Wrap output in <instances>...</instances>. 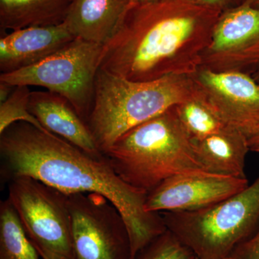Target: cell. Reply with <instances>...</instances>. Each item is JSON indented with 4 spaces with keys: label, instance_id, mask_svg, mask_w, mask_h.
I'll use <instances>...</instances> for the list:
<instances>
[{
    "label": "cell",
    "instance_id": "cell-15",
    "mask_svg": "<svg viewBox=\"0 0 259 259\" xmlns=\"http://www.w3.org/2000/svg\"><path fill=\"white\" fill-rule=\"evenodd\" d=\"M130 0H73L64 24L73 35L104 45L115 31Z\"/></svg>",
    "mask_w": 259,
    "mask_h": 259
},
{
    "label": "cell",
    "instance_id": "cell-16",
    "mask_svg": "<svg viewBox=\"0 0 259 259\" xmlns=\"http://www.w3.org/2000/svg\"><path fill=\"white\" fill-rule=\"evenodd\" d=\"M73 0H0V28L16 30L64 23Z\"/></svg>",
    "mask_w": 259,
    "mask_h": 259
},
{
    "label": "cell",
    "instance_id": "cell-19",
    "mask_svg": "<svg viewBox=\"0 0 259 259\" xmlns=\"http://www.w3.org/2000/svg\"><path fill=\"white\" fill-rule=\"evenodd\" d=\"M30 93L28 86L15 87L10 97L0 103V134L10 125L19 122H28L46 130L29 110Z\"/></svg>",
    "mask_w": 259,
    "mask_h": 259
},
{
    "label": "cell",
    "instance_id": "cell-2",
    "mask_svg": "<svg viewBox=\"0 0 259 259\" xmlns=\"http://www.w3.org/2000/svg\"><path fill=\"white\" fill-rule=\"evenodd\" d=\"M221 14L190 0L130 1L103 45L100 69L134 81L191 76Z\"/></svg>",
    "mask_w": 259,
    "mask_h": 259
},
{
    "label": "cell",
    "instance_id": "cell-24",
    "mask_svg": "<svg viewBox=\"0 0 259 259\" xmlns=\"http://www.w3.org/2000/svg\"><path fill=\"white\" fill-rule=\"evenodd\" d=\"M250 151H254L259 148V132L248 140Z\"/></svg>",
    "mask_w": 259,
    "mask_h": 259
},
{
    "label": "cell",
    "instance_id": "cell-29",
    "mask_svg": "<svg viewBox=\"0 0 259 259\" xmlns=\"http://www.w3.org/2000/svg\"><path fill=\"white\" fill-rule=\"evenodd\" d=\"M196 259H197V258H196Z\"/></svg>",
    "mask_w": 259,
    "mask_h": 259
},
{
    "label": "cell",
    "instance_id": "cell-20",
    "mask_svg": "<svg viewBox=\"0 0 259 259\" xmlns=\"http://www.w3.org/2000/svg\"><path fill=\"white\" fill-rule=\"evenodd\" d=\"M194 252L174 233L166 232L139 252L136 259H196Z\"/></svg>",
    "mask_w": 259,
    "mask_h": 259
},
{
    "label": "cell",
    "instance_id": "cell-18",
    "mask_svg": "<svg viewBox=\"0 0 259 259\" xmlns=\"http://www.w3.org/2000/svg\"><path fill=\"white\" fill-rule=\"evenodd\" d=\"M9 199L0 202V259H39Z\"/></svg>",
    "mask_w": 259,
    "mask_h": 259
},
{
    "label": "cell",
    "instance_id": "cell-27",
    "mask_svg": "<svg viewBox=\"0 0 259 259\" xmlns=\"http://www.w3.org/2000/svg\"><path fill=\"white\" fill-rule=\"evenodd\" d=\"M252 76H253V79H254L255 81H256V82L259 84V68L255 71L254 73H253Z\"/></svg>",
    "mask_w": 259,
    "mask_h": 259
},
{
    "label": "cell",
    "instance_id": "cell-22",
    "mask_svg": "<svg viewBox=\"0 0 259 259\" xmlns=\"http://www.w3.org/2000/svg\"><path fill=\"white\" fill-rule=\"evenodd\" d=\"M195 4L221 11V13L242 4V0H190Z\"/></svg>",
    "mask_w": 259,
    "mask_h": 259
},
{
    "label": "cell",
    "instance_id": "cell-14",
    "mask_svg": "<svg viewBox=\"0 0 259 259\" xmlns=\"http://www.w3.org/2000/svg\"><path fill=\"white\" fill-rule=\"evenodd\" d=\"M194 153L204 171L224 176L246 178L248 139L231 127L200 140H192Z\"/></svg>",
    "mask_w": 259,
    "mask_h": 259
},
{
    "label": "cell",
    "instance_id": "cell-13",
    "mask_svg": "<svg viewBox=\"0 0 259 259\" xmlns=\"http://www.w3.org/2000/svg\"><path fill=\"white\" fill-rule=\"evenodd\" d=\"M29 110L42 127L91 154H103L87 122L66 99L51 92H31Z\"/></svg>",
    "mask_w": 259,
    "mask_h": 259
},
{
    "label": "cell",
    "instance_id": "cell-12",
    "mask_svg": "<svg viewBox=\"0 0 259 259\" xmlns=\"http://www.w3.org/2000/svg\"><path fill=\"white\" fill-rule=\"evenodd\" d=\"M76 37L64 23L28 27L5 33L0 38L1 74L13 72L44 60Z\"/></svg>",
    "mask_w": 259,
    "mask_h": 259
},
{
    "label": "cell",
    "instance_id": "cell-8",
    "mask_svg": "<svg viewBox=\"0 0 259 259\" xmlns=\"http://www.w3.org/2000/svg\"><path fill=\"white\" fill-rule=\"evenodd\" d=\"M69 195L76 259H132L127 226L118 209L97 193Z\"/></svg>",
    "mask_w": 259,
    "mask_h": 259
},
{
    "label": "cell",
    "instance_id": "cell-4",
    "mask_svg": "<svg viewBox=\"0 0 259 259\" xmlns=\"http://www.w3.org/2000/svg\"><path fill=\"white\" fill-rule=\"evenodd\" d=\"M191 76L134 81L99 69L88 125L101 152L133 127L197 94Z\"/></svg>",
    "mask_w": 259,
    "mask_h": 259
},
{
    "label": "cell",
    "instance_id": "cell-3",
    "mask_svg": "<svg viewBox=\"0 0 259 259\" xmlns=\"http://www.w3.org/2000/svg\"><path fill=\"white\" fill-rule=\"evenodd\" d=\"M175 107L129 130L103 152L115 173L135 188L149 193L170 177L204 170Z\"/></svg>",
    "mask_w": 259,
    "mask_h": 259
},
{
    "label": "cell",
    "instance_id": "cell-9",
    "mask_svg": "<svg viewBox=\"0 0 259 259\" xmlns=\"http://www.w3.org/2000/svg\"><path fill=\"white\" fill-rule=\"evenodd\" d=\"M200 68L250 75L258 69V8L242 3L221 13L202 54Z\"/></svg>",
    "mask_w": 259,
    "mask_h": 259
},
{
    "label": "cell",
    "instance_id": "cell-25",
    "mask_svg": "<svg viewBox=\"0 0 259 259\" xmlns=\"http://www.w3.org/2000/svg\"><path fill=\"white\" fill-rule=\"evenodd\" d=\"M242 1H243L242 3H246V4L259 8V0H242Z\"/></svg>",
    "mask_w": 259,
    "mask_h": 259
},
{
    "label": "cell",
    "instance_id": "cell-23",
    "mask_svg": "<svg viewBox=\"0 0 259 259\" xmlns=\"http://www.w3.org/2000/svg\"><path fill=\"white\" fill-rule=\"evenodd\" d=\"M15 87L0 81V103L5 102L10 97Z\"/></svg>",
    "mask_w": 259,
    "mask_h": 259
},
{
    "label": "cell",
    "instance_id": "cell-1",
    "mask_svg": "<svg viewBox=\"0 0 259 259\" xmlns=\"http://www.w3.org/2000/svg\"><path fill=\"white\" fill-rule=\"evenodd\" d=\"M0 158L5 182L30 177L66 194L107 197L124 218L132 259L167 231L161 213L145 209L148 192L124 182L104 154H91L47 130L19 122L0 134Z\"/></svg>",
    "mask_w": 259,
    "mask_h": 259
},
{
    "label": "cell",
    "instance_id": "cell-7",
    "mask_svg": "<svg viewBox=\"0 0 259 259\" xmlns=\"http://www.w3.org/2000/svg\"><path fill=\"white\" fill-rule=\"evenodd\" d=\"M8 183V199L42 259H76L69 195L30 177Z\"/></svg>",
    "mask_w": 259,
    "mask_h": 259
},
{
    "label": "cell",
    "instance_id": "cell-10",
    "mask_svg": "<svg viewBox=\"0 0 259 259\" xmlns=\"http://www.w3.org/2000/svg\"><path fill=\"white\" fill-rule=\"evenodd\" d=\"M191 76L199 93L227 125L248 140L259 132V84L251 75L200 68Z\"/></svg>",
    "mask_w": 259,
    "mask_h": 259
},
{
    "label": "cell",
    "instance_id": "cell-28",
    "mask_svg": "<svg viewBox=\"0 0 259 259\" xmlns=\"http://www.w3.org/2000/svg\"><path fill=\"white\" fill-rule=\"evenodd\" d=\"M254 152L259 153V148L255 149Z\"/></svg>",
    "mask_w": 259,
    "mask_h": 259
},
{
    "label": "cell",
    "instance_id": "cell-17",
    "mask_svg": "<svg viewBox=\"0 0 259 259\" xmlns=\"http://www.w3.org/2000/svg\"><path fill=\"white\" fill-rule=\"evenodd\" d=\"M175 108L182 127L192 140L203 139L230 127L199 91Z\"/></svg>",
    "mask_w": 259,
    "mask_h": 259
},
{
    "label": "cell",
    "instance_id": "cell-26",
    "mask_svg": "<svg viewBox=\"0 0 259 259\" xmlns=\"http://www.w3.org/2000/svg\"><path fill=\"white\" fill-rule=\"evenodd\" d=\"M130 1H133L138 3H154V2H157L158 0H130Z\"/></svg>",
    "mask_w": 259,
    "mask_h": 259
},
{
    "label": "cell",
    "instance_id": "cell-11",
    "mask_svg": "<svg viewBox=\"0 0 259 259\" xmlns=\"http://www.w3.org/2000/svg\"><path fill=\"white\" fill-rule=\"evenodd\" d=\"M247 178L204 170L184 172L167 179L148 194V212H190L219 203L248 187Z\"/></svg>",
    "mask_w": 259,
    "mask_h": 259
},
{
    "label": "cell",
    "instance_id": "cell-5",
    "mask_svg": "<svg viewBox=\"0 0 259 259\" xmlns=\"http://www.w3.org/2000/svg\"><path fill=\"white\" fill-rule=\"evenodd\" d=\"M167 230L197 259H226L259 226V177L239 193L199 210L161 212Z\"/></svg>",
    "mask_w": 259,
    "mask_h": 259
},
{
    "label": "cell",
    "instance_id": "cell-21",
    "mask_svg": "<svg viewBox=\"0 0 259 259\" xmlns=\"http://www.w3.org/2000/svg\"><path fill=\"white\" fill-rule=\"evenodd\" d=\"M226 259H259V226L250 238L237 245Z\"/></svg>",
    "mask_w": 259,
    "mask_h": 259
},
{
    "label": "cell",
    "instance_id": "cell-6",
    "mask_svg": "<svg viewBox=\"0 0 259 259\" xmlns=\"http://www.w3.org/2000/svg\"><path fill=\"white\" fill-rule=\"evenodd\" d=\"M102 49L103 45L76 37L36 64L1 74L0 81L13 87H40L58 94L69 102L88 124Z\"/></svg>",
    "mask_w": 259,
    "mask_h": 259
}]
</instances>
